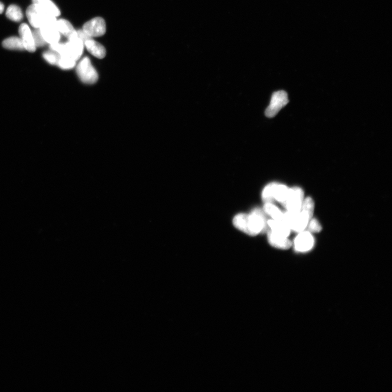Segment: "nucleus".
Wrapping results in <instances>:
<instances>
[{
  "label": "nucleus",
  "instance_id": "19",
  "mask_svg": "<svg viewBox=\"0 0 392 392\" xmlns=\"http://www.w3.org/2000/svg\"><path fill=\"white\" fill-rule=\"evenodd\" d=\"M3 47L12 51H24L25 47L20 37H11L6 39L3 42Z\"/></svg>",
  "mask_w": 392,
  "mask_h": 392
},
{
  "label": "nucleus",
  "instance_id": "16",
  "mask_svg": "<svg viewBox=\"0 0 392 392\" xmlns=\"http://www.w3.org/2000/svg\"><path fill=\"white\" fill-rule=\"evenodd\" d=\"M32 2L42 10L56 18L60 16V10L51 0H32Z\"/></svg>",
  "mask_w": 392,
  "mask_h": 392
},
{
  "label": "nucleus",
  "instance_id": "26",
  "mask_svg": "<svg viewBox=\"0 0 392 392\" xmlns=\"http://www.w3.org/2000/svg\"><path fill=\"white\" fill-rule=\"evenodd\" d=\"M34 44L36 47L45 46L47 43L41 34L39 28H35L32 31Z\"/></svg>",
  "mask_w": 392,
  "mask_h": 392
},
{
  "label": "nucleus",
  "instance_id": "25",
  "mask_svg": "<svg viewBox=\"0 0 392 392\" xmlns=\"http://www.w3.org/2000/svg\"><path fill=\"white\" fill-rule=\"evenodd\" d=\"M43 58L49 64L52 65L57 66L58 64L60 55L56 52L51 51L46 52L43 54Z\"/></svg>",
  "mask_w": 392,
  "mask_h": 392
},
{
  "label": "nucleus",
  "instance_id": "12",
  "mask_svg": "<svg viewBox=\"0 0 392 392\" xmlns=\"http://www.w3.org/2000/svg\"><path fill=\"white\" fill-rule=\"evenodd\" d=\"M39 29L47 44L51 45L60 41L61 34L56 25H47L41 27Z\"/></svg>",
  "mask_w": 392,
  "mask_h": 392
},
{
  "label": "nucleus",
  "instance_id": "13",
  "mask_svg": "<svg viewBox=\"0 0 392 392\" xmlns=\"http://www.w3.org/2000/svg\"><path fill=\"white\" fill-rule=\"evenodd\" d=\"M57 29L61 34L64 35L68 40L73 39L77 37V31L69 21L65 19H59L57 20L56 23Z\"/></svg>",
  "mask_w": 392,
  "mask_h": 392
},
{
  "label": "nucleus",
  "instance_id": "28",
  "mask_svg": "<svg viewBox=\"0 0 392 392\" xmlns=\"http://www.w3.org/2000/svg\"><path fill=\"white\" fill-rule=\"evenodd\" d=\"M4 9H5V7L4 4L0 2V14H2L4 12Z\"/></svg>",
  "mask_w": 392,
  "mask_h": 392
},
{
  "label": "nucleus",
  "instance_id": "2",
  "mask_svg": "<svg viewBox=\"0 0 392 392\" xmlns=\"http://www.w3.org/2000/svg\"><path fill=\"white\" fill-rule=\"evenodd\" d=\"M311 218L308 213L301 210L298 212L286 211L284 213L283 223L291 231L300 233L307 229Z\"/></svg>",
  "mask_w": 392,
  "mask_h": 392
},
{
  "label": "nucleus",
  "instance_id": "4",
  "mask_svg": "<svg viewBox=\"0 0 392 392\" xmlns=\"http://www.w3.org/2000/svg\"><path fill=\"white\" fill-rule=\"evenodd\" d=\"M76 73L80 80L84 83L94 84L98 80L97 70L87 57L78 63L76 67Z\"/></svg>",
  "mask_w": 392,
  "mask_h": 392
},
{
  "label": "nucleus",
  "instance_id": "10",
  "mask_svg": "<svg viewBox=\"0 0 392 392\" xmlns=\"http://www.w3.org/2000/svg\"><path fill=\"white\" fill-rule=\"evenodd\" d=\"M20 38L23 42L25 49L30 53L36 51V46L34 44L32 31L26 24L20 25L19 28Z\"/></svg>",
  "mask_w": 392,
  "mask_h": 392
},
{
  "label": "nucleus",
  "instance_id": "7",
  "mask_svg": "<svg viewBox=\"0 0 392 392\" xmlns=\"http://www.w3.org/2000/svg\"><path fill=\"white\" fill-rule=\"evenodd\" d=\"M82 30L91 38L102 36L106 31L105 21L102 18H95L84 24Z\"/></svg>",
  "mask_w": 392,
  "mask_h": 392
},
{
  "label": "nucleus",
  "instance_id": "22",
  "mask_svg": "<svg viewBox=\"0 0 392 392\" xmlns=\"http://www.w3.org/2000/svg\"><path fill=\"white\" fill-rule=\"evenodd\" d=\"M276 183H270L263 189L262 194V200L265 203H272L274 200V189Z\"/></svg>",
  "mask_w": 392,
  "mask_h": 392
},
{
  "label": "nucleus",
  "instance_id": "8",
  "mask_svg": "<svg viewBox=\"0 0 392 392\" xmlns=\"http://www.w3.org/2000/svg\"><path fill=\"white\" fill-rule=\"evenodd\" d=\"M84 47V42L78 37L68 40L65 42V50L60 56L67 57L77 61L83 54Z\"/></svg>",
  "mask_w": 392,
  "mask_h": 392
},
{
  "label": "nucleus",
  "instance_id": "21",
  "mask_svg": "<svg viewBox=\"0 0 392 392\" xmlns=\"http://www.w3.org/2000/svg\"><path fill=\"white\" fill-rule=\"evenodd\" d=\"M288 190L286 185L276 183L274 189V200L283 204L286 200Z\"/></svg>",
  "mask_w": 392,
  "mask_h": 392
},
{
  "label": "nucleus",
  "instance_id": "20",
  "mask_svg": "<svg viewBox=\"0 0 392 392\" xmlns=\"http://www.w3.org/2000/svg\"><path fill=\"white\" fill-rule=\"evenodd\" d=\"M6 15L7 18L14 21L20 22L23 19V14L20 7L16 5H12L7 9Z\"/></svg>",
  "mask_w": 392,
  "mask_h": 392
},
{
  "label": "nucleus",
  "instance_id": "23",
  "mask_svg": "<svg viewBox=\"0 0 392 392\" xmlns=\"http://www.w3.org/2000/svg\"><path fill=\"white\" fill-rule=\"evenodd\" d=\"M76 61L65 56H60L57 66L63 70H69L74 68Z\"/></svg>",
  "mask_w": 392,
  "mask_h": 392
},
{
  "label": "nucleus",
  "instance_id": "18",
  "mask_svg": "<svg viewBox=\"0 0 392 392\" xmlns=\"http://www.w3.org/2000/svg\"><path fill=\"white\" fill-rule=\"evenodd\" d=\"M263 210L273 220L283 222L284 213L273 203H265Z\"/></svg>",
  "mask_w": 392,
  "mask_h": 392
},
{
  "label": "nucleus",
  "instance_id": "14",
  "mask_svg": "<svg viewBox=\"0 0 392 392\" xmlns=\"http://www.w3.org/2000/svg\"><path fill=\"white\" fill-rule=\"evenodd\" d=\"M84 46L88 52L93 56L99 59H104L106 54L105 47L99 42L92 38L84 42Z\"/></svg>",
  "mask_w": 392,
  "mask_h": 392
},
{
  "label": "nucleus",
  "instance_id": "9",
  "mask_svg": "<svg viewBox=\"0 0 392 392\" xmlns=\"http://www.w3.org/2000/svg\"><path fill=\"white\" fill-rule=\"evenodd\" d=\"M315 245V239L311 232L303 231L299 233L295 238L294 246L295 251L304 253L311 250Z\"/></svg>",
  "mask_w": 392,
  "mask_h": 392
},
{
  "label": "nucleus",
  "instance_id": "3",
  "mask_svg": "<svg viewBox=\"0 0 392 392\" xmlns=\"http://www.w3.org/2000/svg\"><path fill=\"white\" fill-rule=\"evenodd\" d=\"M266 213L263 209L256 208L248 214L249 235L255 236L267 230Z\"/></svg>",
  "mask_w": 392,
  "mask_h": 392
},
{
  "label": "nucleus",
  "instance_id": "1",
  "mask_svg": "<svg viewBox=\"0 0 392 392\" xmlns=\"http://www.w3.org/2000/svg\"><path fill=\"white\" fill-rule=\"evenodd\" d=\"M26 16L30 24L34 28H39L47 25H56L58 20L56 17L33 4L28 7Z\"/></svg>",
  "mask_w": 392,
  "mask_h": 392
},
{
  "label": "nucleus",
  "instance_id": "11",
  "mask_svg": "<svg viewBox=\"0 0 392 392\" xmlns=\"http://www.w3.org/2000/svg\"><path fill=\"white\" fill-rule=\"evenodd\" d=\"M267 237L269 243L274 247L282 249H288L292 245V242L288 237L277 234L272 231H268Z\"/></svg>",
  "mask_w": 392,
  "mask_h": 392
},
{
  "label": "nucleus",
  "instance_id": "5",
  "mask_svg": "<svg viewBox=\"0 0 392 392\" xmlns=\"http://www.w3.org/2000/svg\"><path fill=\"white\" fill-rule=\"evenodd\" d=\"M304 192L301 188H289L286 200L282 204L287 211L298 212L301 210Z\"/></svg>",
  "mask_w": 392,
  "mask_h": 392
},
{
  "label": "nucleus",
  "instance_id": "24",
  "mask_svg": "<svg viewBox=\"0 0 392 392\" xmlns=\"http://www.w3.org/2000/svg\"><path fill=\"white\" fill-rule=\"evenodd\" d=\"M314 210H315V202H314L313 199L310 197L304 199L301 211L308 213L312 219L313 218Z\"/></svg>",
  "mask_w": 392,
  "mask_h": 392
},
{
  "label": "nucleus",
  "instance_id": "27",
  "mask_svg": "<svg viewBox=\"0 0 392 392\" xmlns=\"http://www.w3.org/2000/svg\"><path fill=\"white\" fill-rule=\"evenodd\" d=\"M308 231L311 233H319L322 230V226L316 219L312 218L308 224Z\"/></svg>",
  "mask_w": 392,
  "mask_h": 392
},
{
  "label": "nucleus",
  "instance_id": "15",
  "mask_svg": "<svg viewBox=\"0 0 392 392\" xmlns=\"http://www.w3.org/2000/svg\"><path fill=\"white\" fill-rule=\"evenodd\" d=\"M268 226L270 230L274 233L282 235V236L288 237L291 230L286 224L283 222H277V221L270 219L267 221Z\"/></svg>",
  "mask_w": 392,
  "mask_h": 392
},
{
  "label": "nucleus",
  "instance_id": "17",
  "mask_svg": "<svg viewBox=\"0 0 392 392\" xmlns=\"http://www.w3.org/2000/svg\"><path fill=\"white\" fill-rule=\"evenodd\" d=\"M233 224L237 229L249 235L247 213H240L235 215Z\"/></svg>",
  "mask_w": 392,
  "mask_h": 392
},
{
  "label": "nucleus",
  "instance_id": "6",
  "mask_svg": "<svg viewBox=\"0 0 392 392\" xmlns=\"http://www.w3.org/2000/svg\"><path fill=\"white\" fill-rule=\"evenodd\" d=\"M288 102V95L286 92L280 91L275 92L266 111V116L269 118L275 117Z\"/></svg>",
  "mask_w": 392,
  "mask_h": 392
}]
</instances>
